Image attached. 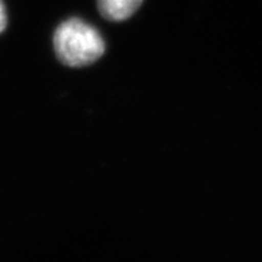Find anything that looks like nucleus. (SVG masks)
Wrapping results in <instances>:
<instances>
[{"instance_id":"1","label":"nucleus","mask_w":262,"mask_h":262,"mask_svg":"<svg viewBox=\"0 0 262 262\" xmlns=\"http://www.w3.org/2000/svg\"><path fill=\"white\" fill-rule=\"evenodd\" d=\"M53 47L61 64L84 67L94 64L105 53V39L98 29L80 18L66 19L57 27Z\"/></svg>"},{"instance_id":"2","label":"nucleus","mask_w":262,"mask_h":262,"mask_svg":"<svg viewBox=\"0 0 262 262\" xmlns=\"http://www.w3.org/2000/svg\"><path fill=\"white\" fill-rule=\"evenodd\" d=\"M143 0H96V6L103 18L113 22H121L131 18Z\"/></svg>"},{"instance_id":"3","label":"nucleus","mask_w":262,"mask_h":262,"mask_svg":"<svg viewBox=\"0 0 262 262\" xmlns=\"http://www.w3.org/2000/svg\"><path fill=\"white\" fill-rule=\"evenodd\" d=\"M8 27V10L5 6V2L0 0V34Z\"/></svg>"}]
</instances>
